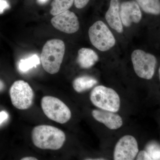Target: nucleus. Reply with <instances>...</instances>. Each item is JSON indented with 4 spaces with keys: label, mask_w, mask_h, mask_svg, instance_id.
Wrapping results in <instances>:
<instances>
[{
    "label": "nucleus",
    "mask_w": 160,
    "mask_h": 160,
    "mask_svg": "<svg viewBox=\"0 0 160 160\" xmlns=\"http://www.w3.org/2000/svg\"><path fill=\"white\" fill-rule=\"evenodd\" d=\"M41 106L43 112L49 119L64 124L71 118V112L66 104L58 98L45 96L42 98Z\"/></svg>",
    "instance_id": "39448f33"
},
{
    "label": "nucleus",
    "mask_w": 160,
    "mask_h": 160,
    "mask_svg": "<svg viewBox=\"0 0 160 160\" xmlns=\"http://www.w3.org/2000/svg\"><path fill=\"white\" fill-rule=\"evenodd\" d=\"M97 53L91 49L81 48L78 51L77 62L83 69H89L94 66L98 61Z\"/></svg>",
    "instance_id": "ddd939ff"
},
{
    "label": "nucleus",
    "mask_w": 160,
    "mask_h": 160,
    "mask_svg": "<svg viewBox=\"0 0 160 160\" xmlns=\"http://www.w3.org/2000/svg\"><path fill=\"white\" fill-rule=\"evenodd\" d=\"M47 1V0H38V1L40 3H45Z\"/></svg>",
    "instance_id": "393cba45"
},
{
    "label": "nucleus",
    "mask_w": 160,
    "mask_h": 160,
    "mask_svg": "<svg viewBox=\"0 0 160 160\" xmlns=\"http://www.w3.org/2000/svg\"><path fill=\"white\" fill-rule=\"evenodd\" d=\"M40 63L38 56L37 55H33L26 59L21 60L19 64V69L20 71L26 72L32 68L36 67Z\"/></svg>",
    "instance_id": "f3484780"
},
{
    "label": "nucleus",
    "mask_w": 160,
    "mask_h": 160,
    "mask_svg": "<svg viewBox=\"0 0 160 160\" xmlns=\"http://www.w3.org/2000/svg\"><path fill=\"white\" fill-rule=\"evenodd\" d=\"M105 18L109 26L118 33L123 32L122 23L120 17L119 0H111Z\"/></svg>",
    "instance_id": "f8f14e48"
},
{
    "label": "nucleus",
    "mask_w": 160,
    "mask_h": 160,
    "mask_svg": "<svg viewBox=\"0 0 160 160\" xmlns=\"http://www.w3.org/2000/svg\"><path fill=\"white\" fill-rule=\"evenodd\" d=\"M8 6V4L6 1L0 0V13L3 12V10Z\"/></svg>",
    "instance_id": "4be33fe9"
},
{
    "label": "nucleus",
    "mask_w": 160,
    "mask_h": 160,
    "mask_svg": "<svg viewBox=\"0 0 160 160\" xmlns=\"http://www.w3.org/2000/svg\"><path fill=\"white\" fill-rule=\"evenodd\" d=\"M146 151L151 160H160V146L155 142H151L147 145Z\"/></svg>",
    "instance_id": "a211bd4d"
},
{
    "label": "nucleus",
    "mask_w": 160,
    "mask_h": 160,
    "mask_svg": "<svg viewBox=\"0 0 160 160\" xmlns=\"http://www.w3.org/2000/svg\"><path fill=\"white\" fill-rule=\"evenodd\" d=\"M89 0H74L75 6L79 9H82L87 5Z\"/></svg>",
    "instance_id": "aec40b11"
},
{
    "label": "nucleus",
    "mask_w": 160,
    "mask_h": 160,
    "mask_svg": "<svg viewBox=\"0 0 160 160\" xmlns=\"http://www.w3.org/2000/svg\"><path fill=\"white\" fill-rule=\"evenodd\" d=\"M137 160H151V158L150 157L148 152L146 150H142L138 152L137 156Z\"/></svg>",
    "instance_id": "6ab92c4d"
},
{
    "label": "nucleus",
    "mask_w": 160,
    "mask_h": 160,
    "mask_svg": "<svg viewBox=\"0 0 160 160\" xmlns=\"http://www.w3.org/2000/svg\"><path fill=\"white\" fill-rule=\"evenodd\" d=\"M65 43L60 39H52L45 44L41 54V61L45 71L51 74L59 71L65 54Z\"/></svg>",
    "instance_id": "f03ea898"
},
{
    "label": "nucleus",
    "mask_w": 160,
    "mask_h": 160,
    "mask_svg": "<svg viewBox=\"0 0 160 160\" xmlns=\"http://www.w3.org/2000/svg\"><path fill=\"white\" fill-rule=\"evenodd\" d=\"M52 26L56 29L66 33H75L79 29V22L74 12L66 11L55 16L51 20Z\"/></svg>",
    "instance_id": "1a4fd4ad"
},
{
    "label": "nucleus",
    "mask_w": 160,
    "mask_h": 160,
    "mask_svg": "<svg viewBox=\"0 0 160 160\" xmlns=\"http://www.w3.org/2000/svg\"><path fill=\"white\" fill-rule=\"evenodd\" d=\"M159 78L160 80V67L159 68Z\"/></svg>",
    "instance_id": "a878e982"
},
{
    "label": "nucleus",
    "mask_w": 160,
    "mask_h": 160,
    "mask_svg": "<svg viewBox=\"0 0 160 160\" xmlns=\"http://www.w3.org/2000/svg\"><path fill=\"white\" fill-rule=\"evenodd\" d=\"M92 114L95 119L112 130L119 129L122 126V119L115 112L101 109H94Z\"/></svg>",
    "instance_id": "9b49d317"
},
{
    "label": "nucleus",
    "mask_w": 160,
    "mask_h": 160,
    "mask_svg": "<svg viewBox=\"0 0 160 160\" xmlns=\"http://www.w3.org/2000/svg\"><path fill=\"white\" fill-rule=\"evenodd\" d=\"M120 17L123 26L128 27L132 23L139 22L142 18V13L139 6L134 1L123 2L121 4Z\"/></svg>",
    "instance_id": "9d476101"
},
{
    "label": "nucleus",
    "mask_w": 160,
    "mask_h": 160,
    "mask_svg": "<svg viewBox=\"0 0 160 160\" xmlns=\"http://www.w3.org/2000/svg\"><path fill=\"white\" fill-rule=\"evenodd\" d=\"M74 1V0H53L51 3L50 13L56 16L68 10L72 6Z\"/></svg>",
    "instance_id": "dca6fc26"
},
{
    "label": "nucleus",
    "mask_w": 160,
    "mask_h": 160,
    "mask_svg": "<svg viewBox=\"0 0 160 160\" xmlns=\"http://www.w3.org/2000/svg\"><path fill=\"white\" fill-rule=\"evenodd\" d=\"M22 160H38L36 158L32 157H27L23 158L21 159Z\"/></svg>",
    "instance_id": "5701e85b"
},
{
    "label": "nucleus",
    "mask_w": 160,
    "mask_h": 160,
    "mask_svg": "<svg viewBox=\"0 0 160 160\" xmlns=\"http://www.w3.org/2000/svg\"><path fill=\"white\" fill-rule=\"evenodd\" d=\"M9 117V115L6 112L2 111L0 112V125H2Z\"/></svg>",
    "instance_id": "412c9836"
},
{
    "label": "nucleus",
    "mask_w": 160,
    "mask_h": 160,
    "mask_svg": "<svg viewBox=\"0 0 160 160\" xmlns=\"http://www.w3.org/2000/svg\"><path fill=\"white\" fill-rule=\"evenodd\" d=\"M90 99L96 107L102 110L116 112L119 110L121 100L114 89L104 86L95 87L90 93Z\"/></svg>",
    "instance_id": "7ed1b4c3"
},
{
    "label": "nucleus",
    "mask_w": 160,
    "mask_h": 160,
    "mask_svg": "<svg viewBox=\"0 0 160 160\" xmlns=\"http://www.w3.org/2000/svg\"><path fill=\"white\" fill-rule=\"evenodd\" d=\"M98 83L97 80L88 76L80 77L73 81L72 86L77 92H82L91 89Z\"/></svg>",
    "instance_id": "4468645a"
},
{
    "label": "nucleus",
    "mask_w": 160,
    "mask_h": 160,
    "mask_svg": "<svg viewBox=\"0 0 160 160\" xmlns=\"http://www.w3.org/2000/svg\"><path fill=\"white\" fill-rule=\"evenodd\" d=\"M131 60L133 69L138 76L150 80L154 75L157 60L155 56L141 49L132 52Z\"/></svg>",
    "instance_id": "20e7f679"
},
{
    "label": "nucleus",
    "mask_w": 160,
    "mask_h": 160,
    "mask_svg": "<svg viewBox=\"0 0 160 160\" xmlns=\"http://www.w3.org/2000/svg\"><path fill=\"white\" fill-rule=\"evenodd\" d=\"M89 36L92 44L100 51H108L115 45L114 36L102 21L95 22L89 28Z\"/></svg>",
    "instance_id": "423d86ee"
},
{
    "label": "nucleus",
    "mask_w": 160,
    "mask_h": 160,
    "mask_svg": "<svg viewBox=\"0 0 160 160\" xmlns=\"http://www.w3.org/2000/svg\"><path fill=\"white\" fill-rule=\"evenodd\" d=\"M10 98L12 105L21 110L29 109L32 105L34 92L29 84L23 80L16 81L12 85Z\"/></svg>",
    "instance_id": "0eeeda50"
},
{
    "label": "nucleus",
    "mask_w": 160,
    "mask_h": 160,
    "mask_svg": "<svg viewBox=\"0 0 160 160\" xmlns=\"http://www.w3.org/2000/svg\"><path fill=\"white\" fill-rule=\"evenodd\" d=\"M137 141L131 135L121 138L115 146L113 159L115 160H134L138 153Z\"/></svg>",
    "instance_id": "6e6552de"
},
{
    "label": "nucleus",
    "mask_w": 160,
    "mask_h": 160,
    "mask_svg": "<svg viewBox=\"0 0 160 160\" xmlns=\"http://www.w3.org/2000/svg\"><path fill=\"white\" fill-rule=\"evenodd\" d=\"M4 87H5V85L4 83L0 80V91H2L4 89Z\"/></svg>",
    "instance_id": "b1692460"
},
{
    "label": "nucleus",
    "mask_w": 160,
    "mask_h": 160,
    "mask_svg": "<svg viewBox=\"0 0 160 160\" xmlns=\"http://www.w3.org/2000/svg\"><path fill=\"white\" fill-rule=\"evenodd\" d=\"M144 12L148 14H160V0H136Z\"/></svg>",
    "instance_id": "2eb2a0df"
},
{
    "label": "nucleus",
    "mask_w": 160,
    "mask_h": 160,
    "mask_svg": "<svg viewBox=\"0 0 160 160\" xmlns=\"http://www.w3.org/2000/svg\"><path fill=\"white\" fill-rule=\"evenodd\" d=\"M32 139L34 146L38 148L57 150L62 147L66 136L64 132L58 128L41 125L32 129Z\"/></svg>",
    "instance_id": "f257e3e1"
}]
</instances>
